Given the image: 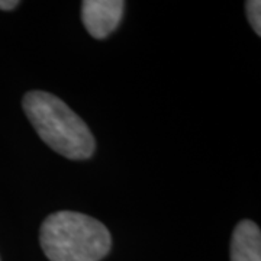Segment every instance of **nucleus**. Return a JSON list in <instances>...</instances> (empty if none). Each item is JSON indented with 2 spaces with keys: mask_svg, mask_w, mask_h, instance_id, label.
Returning <instances> with one entry per match:
<instances>
[{
  "mask_svg": "<svg viewBox=\"0 0 261 261\" xmlns=\"http://www.w3.org/2000/svg\"><path fill=\"white\" fill-rule=\"evenodd\" d=\"M22 106L48 147L70 160L92 157L96 148L93 134L61 99L48 92L34 90L25 94Z\"/></svg>",
  "mask_w": 261,
  "mask_h": 261,
  "instance_id": "1",
  "label": "nucleus"
},
{
  "mask_svg": "<svg viewBox=\"0 0 261 261\" xmlns=\"http://www.w3.org/2000/svg\"><path fill=\"white\" fill-rule=\"evenodd\" d=\"M19 6L18 0H0V9L2 10H12Z\"/></svg>",
  "mask_w": 261,
  "mask_h": 261,
  "instance_id": "6",
  "label": "nucleus"
},
{
  "mask_svg": "<svg viewBox=\"0 0 261 261\" xmlns=\"http://www.w3.org/2000/svg\"><path fill=\"white\" fill-rule=\"evenodd\" d=\"M123 9L125 2L122 0H84L82 20L92 37L105 39L118 28Z\"/></svg>",
  "mask_w": 261,
  "mask_h": 261,
  "instance_id": "3",
  "label": "nucleus"
},
{
  "mask_svg": "<svg viewBox=\"0 0 261 261\" xmlns=\"http://www.w3.org/2000/svg\"><path fill=\"white\" fill-rule=\"evenodd\" d=\"M231 261H261V232L252 221H241L231 240Z\"/></svg>",
  "mask_w": 261,
  "mask_h": 261,
  "instance_id": "4",
  "label": "nucleus"
},
{
  "mask_svg": "<svg viewBox=\"0 0 261 261\" xmlns=\"http://www.w3.org/2000/svg\"><path fill=\"white\" fill-rule=\"evenodd\" d=\"M247 15L250 19L252 29L257 35H261V2L258 0H250L245 3Z\"/></svg>",
  "mask_w": 261,
  "mask_h": 261,
  "instance_id": "5",
  "label": "nucleus"
},
{
  "mask_svg": "<svg viewBox=\"0 0 261 261\" xmlns=\"http://www.w3.org/2000/svg\"><path fill=\"white\" fill-rule=\"evenodd\" d=\"M39 241L51 261H100L112 247V237L100 221L70 211L49 215Z\"/></svg>",
  "mask_w": 261,
  "mask_h": 261,
  "instance_id": "2",
  "label": "nucleus"
}]
</instances>
